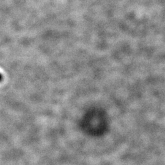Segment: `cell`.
I'll return each mask as SVG.
<instances>
[{"label":"cell","instance_id":"obj_1","mask_svg":"<svg viewBox=\"0 0 165 165\" xmlns=\"http://www.w3.org/2000/svg\"><path fill=\"white\" fill-rule=\"evenodd\" d=\"M1 80H2V76L1 75V73H0V81H1Z\"/></svg>","mask_w":165,"mask_h":165}]
</instances>
